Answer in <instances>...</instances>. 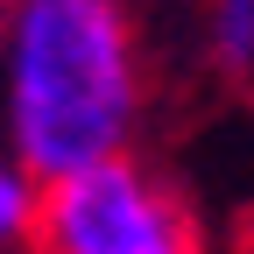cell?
I'll return each mask as SVG.
<instances>
[{
    "label": "cell",
    "instance_id": "6da1fadb",
    "mask_svg": "<svg viewBox=\"0 0 254 254\" xmlns=\"http://www.w3.org/2000/svg\"><path fill=\"white\" fill-rule=\"evenodd\" d=\"M148 71L127 0H14L0 28V120L43 184L134 155Z\"/></svg>",
    "mask_w": 254,
    "mask_h": 254
},
{
    "label": "cell",
    "instance_id": "7a4b0ae2",
    "mask_svg": "<svg viewBox=\"0 0 254 254\" xmlns=\"http://www.w3.org/2000/svg\"><path fill=\"white\" fill-rule=\"evenodd\" d=\"M36 254H198V219L141 155L43 184Z\"/></svg>",
    "mask_w": 254,
    "mask_h": 254
},
{
    "label": "cell",
    "instance_id": "3957f363",
    "mask_svg": "<svg viewBox=\"0 0 254 254\" xmlns=\"http://www.w3.org/2000/svg\"><path fill=\"white\" fill-rule=\"evenodd\" d=\"M36 212H43V177L21 163L0 120V254H36Z\"/></svg>",
    "mask_w": 254,
    "mask_h": 254
},
{
    "label": "cell",
    "instance_id": "277c9868",
    "mask_svg": "<svg viewBox=\"0 0 254 254\" xmlns=\"http://www.w3.org/2000/svg\"><path fill=\"white\" fill-rule=\"evenodd\" d=\"M205 43H212V57H219V71L247 78V71H254V0H212Z\"/></svg>",
    "mask_w": 254,
    "mask_h": 254
},
{
    "label": "cell",
    "instance_id": "5b68a950",
    "mask_svg": "<svg viewBox=\"0 0 254 254\" xmlns=\"http://www.w3.org/2000/svg\"><path fill=\"white\" fill-rule=\"evenodd\" d=\"M7 7H14V0H0V28H7Z\"/></svg>",
    "mask_w": 254,
    "mask_h": 254
}]
</instances>
